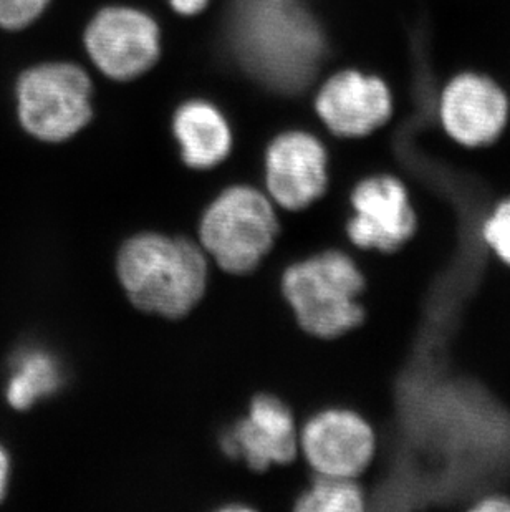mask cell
<instances>
[{
	"mask_svg": "<svg viewBox=\"0 0 510 512\" xmlns=\"http://www.w3.org/2000/svg\"><path fill=\"white\" fill-rule=\"evenodd\" d=\"M174 140L184 165L212 170L231 155L234 136L226 115L207 100H189L174 112Z\"/></svg>",
	"mask_w": 510,
	"mask_h": 512,
	"instance_id": "obj_13",
	"label": "cell"
},
{
	"mask_svg": "<svg viewBox=\"0 0 510 512\" xmlns=\"http://www.w3.org/2000/svg\"><path fill=\"white\" fill-rule=\"evenodd\" d=\"M242 24V47L265 78L300 85L312 77L325 45L299 0H247Z\"/></svg>",
	"mask_w": 510,
	"mask_h": 512,
	"instance_id": "obj_3",
	"label": "cell"
},
{
	"mask_svg": "<svg viewBox=\"0 0 510 512\" xmlns=\"http://www.w3.org/2000/svg\"><path fill=\"white\" fill-rule=\"evenodd\" d=\"M299 455L315 476L361 479L380 455V433L353 406H327L299 430Z\"/></svg>",
	"mask_w": 510,
	"mask_h": 512,
	"instance_id": "obj_7",
	"label": "cell"
},
{
	"mask_svg": "<svg viewBox=\"0 0 510 512\" xmlns=\"http://www.w3.org/2000/svg\"><path fill=\"white\" fill-rule=\"evenodd\" d=\"M83 47L106 78L133 82L159 62L161 29L146 10L108 5L98 10L83 30Z\"/></svg>",
	"mask_w": 510,
	"mask_h": 512,
	"instance_id": "obj_8",
	"label": "cell"
},
{
	"mask_svg": "<svg viewBox=\"0 0 510 512\" xmlns=\"http://www.w3.org/2000/svg\"><path fill=\"white\" fill-rule=\"evenodd\" d=\"M476 237L494 261L510 269V194L489 204L477 221Z\"/></svg>",
	"mask_w": 510,
	"mask_h": 512,
	"instance_id": "obj_16",
	"label": "cell"
},
{
	"mask_svg": "<svg viewBox=\"0 0 510 512\" xmlns=\"http://www.w3.org/2000/svg\"><path fill=\"white\" fill-rule=\"evenodd\" d=\"M115 266L131 304L168 320L191 314L209 284V257L203 247L161 232H141L126 239Z\"/></svg>",
	"mask_w": 510,
	"mask_h": 512,
	"instance_id": "obj_1",
	"label": "cell"
},
{
	"mask_svg": "<svg viewBox=\"0 0 510 512\" xmlns=\"http://www.w3.org/2000/svg\"><path fill=\"white\" fill-rule=\"evenodd\" d=\"M466 511L510 512V493L502 488L486 489L467 503Z\"/></svg>",
	"mask_w": 510,
	"mask_h": 512,
	"instance_id": "obj_18",
	"label": "cell"
},
{
	"mask_svg": "<svg viewBox=\"0 0 510 512\" xmlns=\"http://www.w3.org/2000/svg\"><path fill=\"white\" fill-rule=\"evenodd\" d=\"M9 456L5 453L4 448H0V501L4 499L5 491H7V483H9Z\"/></svg>",
	"mask_w": 510,
	"mask_h": 512,
	"instance_id": "obj_20",
	"label": "cell"
},
{
	"mask_svg": "<svg viewBox=\"0 0 510 512\" xmlns=\"http://www.w3.org/2000/svg\"><path fill=\"white\" fill-rule=\"evenodd\" d=\"M62 373L57 360L47 352L30 350L17 358L7 387V400L17 410H27L42 398L57 392Z\"/></svg>",
	"mask_w": 510,
	"mask_h": 512,
	"instance_id": "obj_14",
	"label": "cell"
},
{
	"mask_svg": "<svg viewBox=\"0 0 510 512\" xmlns=\"http://www.w3.org/2000/svg\"><path fill=\"white\" fill-rule=\"evenodd\" d=\"M279 232L277 206L267 193L249 184H234L204 209L199 246L221 271L244 276L272 251Z\"/></svg>",
	"mask_w": 510,
	"mask_h": 512,
	"instance_id": "obj_5",
	"label": "cell"
},
{
	"mask_svg": "<svg viewBox=\"0 0 510 512\" xmlns=\"http://www.w3.org/2000/svg\"><path fill=\"white\" fill-rule=\"evenodd\" d=\"M14 112L20 128L37 141L63 143L93 118V82L67 60L32 63L15 75Z\"/></svg>",
	"mask_w": 510,
	"mask_h": 512,
	"instance_id": "obj_4",
	"label": "cell"
},
{
	"mask_svg": "<svg viewBox=\"0 0 510 512\" xmlns=\"http://www.w3.org/2000/svg\"><path fill=\"white\" fill-rule=\"evenodd\" d=\"M418 229L413 189L400 174L376 171L353 184L348 194L345 236L368 256H390Z\"/></svg>",
	"mask_w": 510,
	"mask_h": 512,
	"instance_id": "obj_6",
	"label": "cell"
},
{
	"mask_svg": "<svg viewBox=\"0 0 510 512\" xmlns=\"http://www.w3.org/2000/svg\"><path fill=\"white\" fill-rule=\"evenodd\" d=\"M280 285L300 329L315 339H343L368 317L366 272L343 249L330 247L290 264Z\"/></svg>",
	"mask_w": 510,
	"mask_h": 512,
	"instance_id": "obj_2",
	"label": "cell"
},
{
	"mask_svg": "<svg viewBox=\"0 0 510 512\" xmlns=\"http://www.w3.org/2000/svg\"><path fill=\"white\" fill-rule=\"evenodd\" d=\"M53 0H0V30L22 34L42 20Z\"/></svg>",
	"mask_w": 510,
	"mask_h": 512,
	"instance_id": "obj_17",
	"label": "cell"
},
{
	"mask_svg": "<svg viewBox=\"0 0 510 512\" xmlns=\"http://www.w3.org/2000/svg\"><path fill=\"white\" fill-rule=\"evenodd\" d=\"M330 156L317 135L289 130L275 136L265 151V193L277 208L304 211L327 194Z\"/></svg>",
	"mask_w": 510,
	"mask_h": 512,
	"instance_id": "obj_11",
	"label": "cell"
},
{
	"mask_svg": "<svg viewBox=\"0 0 510 512\" xmlns=\"http://www.w3.org/2000/svg\"><path fill=\"white\" fill-rule=\"evenodd\" d=\"M439 128L462 150L496 145L510 125V95L496 78L464 70L444 83L436 102Z\"/></svg>",
	"mask_w": 510,
	"mask_h": 512,
	"instance_id": "obj_9",
	"label": "cell"
},
{
	"mask_svg": "<svg viewBox=\"0 0 510 512\" xmlns=\"http://www.w3.org/2000/svg\"><path fill=\"white\" fill-rule=\"evenodd\" d=\"M211 0H169L171 9L181 17H196L203 14Z\"/></svg>",
	"mask_w": 510,
	"mask_h": 512,
	"instance_id": "obj_19",
	"label": "cell"
},
{
	"mask_svg": "<svg viewBox=\"0 0 510 512\" xmlns=\"http://www.w3.org/2000/svg\"><path fill=\"white\" fill-rule=\"evenodd\" d=\"M360 479L315 476L312 484L300 494L295 503L299 512H363L368 508Z\"/></svg>",
	"mask_w": 510,
	"mask_h": 512,
	"instance_id": "obj_15",
	"label": "cell"
},
{
	"mask_svg": "<svg viewBox=\"0 0 510 512\" xmlns=\"http://www.w3.org/2000/svg\"><path fill=\"white\" fill-rule=\"evenodd\" d=\"M313 108L333 136L363 140L390 123L395 115V97L380 75L343 68L318 87Z\"/></svg>",
	"mask_w": 510,
	"mask_h": 512,
	"instance_id": "obj_10",
	"label": "cell"
},
{
	"mask_svg": "<svg viewBox=\"0 0 510 512\" xmlns=\"http://www.w3.org/2000/svg\"><path fill=\"white\" fill-rule=\"evenodd\" d=\"M222 450L242 459L254 471L284 466L299 456V428L289 406L262 393L252 400L247 415L224 433Z\"/></svg>",
	"mask_w": 510,
	"mask_h": 512,
	"instance_id": "obj_12",
	"label": "cell"
}]
</instances>
